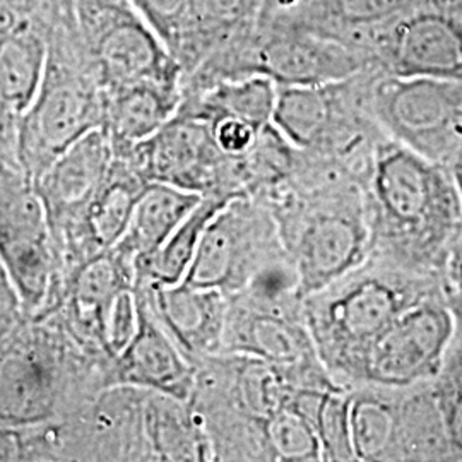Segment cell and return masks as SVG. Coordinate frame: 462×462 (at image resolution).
<instances>
[{
  "label": "cell",
  "instance_id": "6da1fadb",
  "mask_svg": "<svg viewBox=\"0 0 462 462\" xmlns=\"http://www.w3.org/2000/svg\"><path fill=\"white\" fill-rule=\"evenodd\" d=\"M305 297L362 264L372 252L365 180L336 162L301 151L290 180L261 199Z\"/></svg>",
  "mask_w": 462,
  "mask_h": 462
},
{
  "label": "cell",
  "instance_id": "7a4b0ae2",
  "mask_svg": "<svg viewBox=\"0 0 462 462\" xmlns=\"http://www.w3.org/2000/svg\"><path fill=\"white\" fill-rule=\"evenodd\" d=\"M365 192L370 254L440 276L448 242L462 221L461 196L448 166L385 137L375 151Z\"/></svg>",
  "mask_w": 462,
  "mask_h": 462
},
{
  "label": "cell",
  "instance_id": "3957f363",
  "mask_svg": "<svg viewBox=\"0 0 462 462\" xmlns=\"http://www.w3.org/2000/svg\"><path fill=\"white\" fill-rule=\"evenodd\" d=\"M446 295L439 274L370 254L364 263L303 297L319 360L341 387L360 382L374 341L414 303Z\"/></svg>",
  "mask_w": 462,
  "mask_h": 462
},
{
  "label": "cell",
  "instance_id": "277c9868",
  "mask_svg": "<svg viewBox=\"0 0 462 462\" xmlns=\"http://www.w3.org/2000/svg\"><path fill=\"white\" fill-rule=\"evenodd\" d=\"M114 385V360L83 345L55 314L28 317L0 341V425L62 421Z\"/></svg>",
  "mask_w": 462,
  "mask_h": 462
},
{
  "label": "cell",
  "instance_id": "5b68a950",
  "mask_svg": "<svg viewBox=\"0 0 462 462\" xmlns=\"http://www.w3.org/2000/svg\"><path fill=\"white\" fill-rule=\"evenodd\" d=\"M105 95L76 30L72 4L50 40L45 74L17 118V163L34 182L64 151L103 127Z\"/></svg>",
  "mask_w": 462,
  "mask_h": 462
},
{
  "label": "cell",
  "instance_id": "8992f818",
  "mask_svg": "<svg viewBox=\"0 0 462 462\" xmlns=\"http://www.w3.org/2000/svg\"><path fill=\"white\" fill-rule=\"evenodd\" d=\"M377 70L317 86H278L273 125L300 151L336 162L366 180L385 139L372 110Z\"/></svg>",
  "mask_w": 462,
  "mask_h": 462
},
{
  "label": "cell",
  "instance_id": "52a82bcc",
  "mask_svg": "<svg viewBox=\"0 0 462 462\" xmlns=\"http://www.w3.org/2000/svg\"><path fill=\"white\" fill-rule=\"evenodd\" d=\"M76 30L103 95L127 84H182V67L127 0H72Z\"/></svg>",
  "mask_w": 462,
  "mask_h": 462
},
{
  "label": "cell",
  "instance_id": "ba28073f",
  "mask_svg": "<svg viewBox=\"0 0 462 462\" xmlns=\"http://www.w3.org/2000/svg\"><path fill=\"white\" fill-rule=\"evenodd\" d=\"M372 110L385 137L448 166L462 143V83L377 70Z\"/></svg>",
  "mask_w": 462,
  "mask_h": 462
},
{
  "label": "cell",
  "instance_id": "9c48e42d",
  "mask_svg": "<svg viewBox=\"0 0 462 462\" xmlns=\"http://www.w3.org/2000/svg\"><path fill=\"white\" fill-rule=\"evenodd\" d=\"M288 254L264 200L231 199L208 223L183 281L231 297Z\"/></svg>",
  "mask_w": 462,
  "mask_h": 462
},
{
  "label": "cell",
  "instance_id": "30bf717a",
  "mask_svg": "<svg viewBox=\"0 0 462 462\" xmlns=\"http://www.w3.org/2000/svg\"><path fill=\"white\" fill-rule=\"evenodd\" d=\"M221 353L291 370L312 385H337L319 360L300 293L264 297L240 291L228 297Z\"/></svg>",
  "mask_w": 462,
  "mask_h": 462
},
{
  "label": "cell",
  "instance_id": "8fae6325",
  "mask_svg": "<svg viewBox=\"0 0 462 462\" xmlns=\"http://www.w3.org/2000/svg\"><path fill=\"white\" fill-rule=\"evenodd\" d=\"M0 263L28 317L49 305L57 264L43 202L21 168H0Z\"/></svg>",
  "mask_w": 462,
  "mask_h": 462
},
{
  "label": "cell",
  "instance_id": "7c38bea8",
  "mask_svg": "<svg viewBox=\"0 0 462 462\" xmlns=\"http://www.w3.org/2000/svg\"><path fill=\"white\" fill-rule=\"evenodd\" d=\"M118 156L127 158L148 183H166L200 198H244L233 160L217 149L209 125L196 116L177 112L158 133Z\"/></svg>",
  "mask_w": 462,
  "mask_h": 462
},
{
  "label": "cell",
  "instance_id": "4fadbf2b",
  "mask_svg": "<svg viewBox=\"0 0 462 462\" xmlns=\"http://www.w3.org/2000/svg\"><path fill=\"white\" fill-rule=\"evenodd\" d=\"M382 72L462 83V13L456 0H425L372 42Z\"/></svg>",
  "mask_w": 462,
  "mask_h": 462
},
{
  "label": "cell",
  "instance_id": "5bb4252c",
  "mask_svg": "<svg viewBox=\"0 0 462 462\" xmlns=\"http://www.w3.org/2000/svg\"><path fill=\"white\" fill-rule=\"evenodd\" d=\"M452 326L446 295L414 303L374 341L358 383L406 387L431 382L446 360Z\"/></svg>",
  "mask_w": 462,
  "mask_h": 462
},
{
  "label": "cell",
  "instance_id": "9a60e30c",
  "mask_svg": "<svg viewBox=\"0 0 462 462\" xmlns=\"http://www.w3.org/2000/svg\"><path fill=\"white\" fill-rule=\"evenodd\" d=\"M70 0H0V98L21 116L45 74L50 40Z\"/></svg>",
  "mask_w": 462,
  "mask_h": 462
},
{
  "label": "cell",
  "instance_id": "2e32d148",
  "mask_svg": "<svg viewBox=\"0 0 462 462\" xmlns=\"http://www.w3.org/2000/svg\"><path fill=\"white\" fill-rule=\"evenodd\" d=\"M112 160L110 139L103 129H97L64 151L34 180V189L45 208L51 247L62 244L79 225Z\"/></svg>",
  "mask_w": 462,
  "mask_h": 462
},
{
  "label": "cell",
  "instance_id": "e0dca14e",
  "mask_svg": "<svg viewBox=\"0 0 462 462\" xmlns=\"http://www.w3.org/2000/svg\"><path fill=\"white\" fill-rule=\"evenodd\" d=\"M134 290L189 362L221 353L228 297L213 288L134 281Z\"/></svg>",
  "mask_w": 462,
  "mask_h": 462
},
{
  "label": "cell",
  "instance_id": "ac0fdd59",
  "mask_svg": "<svg viewBox=\"0 0 462 462\" xmlns=\"http://www.w3.org/2000/svg\"><path fill=\"white\" fill-rule=\"evenodd\" d=\"M134 265L114 248L106 250L67 278L53 307L45 314L57 315L76 339L110 356L105 339L106 320L116 297L134 288Z\"/></svg>",
  "mask_w": 462,
  "mask_h": 462
},
{
  "label": "cell",
  "instance_id": "d6986e66",
  "mask_svg": "<svg viewBox=\"0 0 462 462\" xmlns=\"http://www.w3.org/2000/svg\"><path fill=\"white\" fill-rule=\"evenodd\" d=\"M425 0H278L264 19L334 38L372 53V42ZM374 57V55H372Z\"/></svg>",
  "mask_w": 462,
  "mask_h": 462
},
{
  "label": "cell",
  "instance_id": "ffe728a7",
  "mask_svg": "<svg viewBox=\"0 0 462 462\" xmlns=\"http://www.w3.org/2000/svg\"><path fill=\"white\" fill-rule=\"evenodd\" d=\"M137 297V329L131 343L114 360V385H134L189 401L194 385V365L180 351L146 303Z\"/></svg>",
  "mask_w": 462,
  "mask_h": 462
},
{
  "label": "cell",
  "instance_id": "44dd1931",
  "mask_svg": "<svg viewBox=\"0 0 462 462\" xmlns=\"http://www.w3.org/2000/svg\"><path fill=\"white\" fill-rule=\"evenodd\" d=\"M349 430L356 462L402 461L404 387H349Z\"/></svg>",
  "mask_w": 462,
  "mask_h": 462
},
{
  "label": "cell",
  "instance_id": "7402d4cb",
  "mask_svg": "<svg viewBox=\"0 0 462 462\" xmlns=\"http://www.w3.org/2000/svg\"><path fill=\"white\" fill-rule=\"evenodd\" d=\"M180 101L182 84L144 81L106 91L101 129L108 135L114 154H125L158 133L177 114Z\"/></svg>",
  "mask_w": 462,
  "mask_h": 462
},
{
  "label": "cell",
  "instance_id": "603a6c76",
  "mask_svg": "<svg viewBox=\"0 0 462 462\" xmlns=\"http://www.w3.org/2000/svg\"><path fill=\"white\" fill-rule=\"evenodd\" d=\"M200 199L199 194L166 183H148L134 208L127 230L114 250L133 265L148 257L165 244Z\"/></svg>",
  "mask_w": 462,
  "mask_h": 462
},
{
  "label": "cell",
  "instance_id": "cb8c5ba5",
  "mask_svg": "<svg viewBox=\"0 0 462 462\" xmlns=\"http://www.w3.org/2000/svg\"><path fill=\"white\" fill-rule=\"evenodd\" d=\"M278 86L264 76L225 79L211 88L182 95L179 114L209 124L217 116H236L263 129L273 124Z\"/></svg>",
  "mask_w": 462,
  "mask_h": 462
},
{
  "label": "cell",
  "instance_id": "d4e9b609",
  "mask_svg": "<svg viewBox=\"0 0 462 462\" xmlns=\"http://www.w3.org/2000/svg\"><path fill=\"white\" fill-rule=\"evenodd\" d=\"M230 199L206 196L200 199L194 211L183 219L165 244L148 257L135 261V280L154 284H177L185 278L192 259L198 252L200 236L213 216L225 208Z\"/></svg>",
  "mask_w": 462,
  "mask_h": 462
},
{
  "label": "cell",
  "instance_id": "484cf974",
  "mask_svg": "<svg viewBox=\"0 0 462 462\" xmlns=\"http://www.w3.org/2000/svg\"><path fill=\"white\" fill-rule=\"evenodd\" d=\"M322 462H356L349 430V389L334 387L326 393L315 418Z\"/></svg>",
  "mask_w": 462,
  "mask_h": 462
},
{
  "label": "cell",
  "instance_id": "4316f807",
  "mask_svg": "<svg viewBox=\"0 0 462 462\" xmlns=\"http://www.w3.org/2000/svg\"><path fill=\"white\" fill-rule=\"evenodd\" d=\"M435 399L446 425L447 437L462 461V355L447 349L446 360L439 375L431 380Z\"/></svg>",
  "mask_w": 462,
  "mask_h": 462
},
{
  "label": "cell",
  "instance_id": "83f0119b",
  "mask_svg": "<svg viewBox=\"0 0 462 462\" xmlns=\"http://www.w3.org/2000/svg\"><path fill=\"white\" fill-rule=\"evenodd\" d=\"M137 297L135 290H124L110 310L106 320V351L116 360V356L131 343L137 329Z\"/></svg>",
  "mask_w": 462,
  "mask_h": 462
},
{
  "label": "cell",
  "instance_id": "f1b7e54d",
  "mask_svg": "<svg viewBox=\"0 0 462 462\" xmlns=\"http://www.w3.org/2000/svg\"><path fill=\"white\" fill-rule=\"evenodd\" d=\"M208 125L213 134L216 146L228 158H240L247 154L264 129H259L236 116H217Z\"/></svg>",
  "mask_w": 462,
  "mask_h": 462
},
{
  "label": "cell",
  "instance_id": "f546056e",
  "mask_svg": "<svg viewBox=\"0 0 462 462\" xmlns=\"http://www.w3.org/2000/svg\"><path fill=\"white\" fill-rule=\"evenodd\" d=\"M26 319L28 315L23 309L16 288L0 263V341L14 332Z\"/></svg>",
  "mask_w": 462,
  "mask_h": 462
},
{
  "label": "cell",
  "instance_id": "4dcf8cb0",
  "mask_svg": "<svg viewBox=\"0 0 462 462\" xmlns=\"http://www.w3.org/2000/svg\"><path fill=\"white\" fill-rule=\"evenodd\" d=\"M440 278L446 297L462 293V221L448 242L444 264L440 269Z\"/></svg>",
  "mask_w": 462,
  "mask_h": 462
},
{
  "label": "cell",
  "instance_id": "1f68e13d",
  "mask_svg": "<svg viewBox=\"0 0 462 462\" xmlns=\"http://www.w3.org/2000/svg\"><path fill=\"white\" fill-rule=\"evenodd\" d=\"M17 116L0 98V168H21L17 163Z\"/></svg>",
  "mask_w": 462,
  "mask_h": 462
},
{
  "label": "cell",
  "instance_id": "d6a6232c",
  "mask_svg": "<svg viewBox=\"0 0 462 462\" xmlns=\"http://www.w3.org/2000/svg\"><path fill=\"white\" fill-rule=\"evenodd\" d=\"M447 303L452 312V324H454L448 351H456L462 355V293L448 295Z\"/></svg>",
  "mask_w": 462,
  "mask_h": 462
},
{
  "label": "cell",
  "instance_id": "836d02e7",
  "mask_svg": "<svg viewBox=\"0 0 462 462\" xmlns=\"http://www.w3.org/2000/svg\"><path fill=\"white\" fill-rule=\"evenodd\" d=\"M448 171H450V175L454 179V183H456V187L459 190V196H461L462 200V143L459 144L457 151H456L454 158L448 163Z\"/></svg>",
  "mask_w": 462,
  "mask_h": 462
},
{
  "label": "cell",
  "instance_id": "e575fe53",
  "mask_svg": "<svg viewBox=\"0 0 462 462\" xmlns=\"http://www.w3.org/2000/svg\"><path fill=\"white\" fill-rule=\"evenodd\" d=\"M274 2H278V0H263V4H264V13L269 9V7H271V5H273V4H274ZM264 13H263V14H264Z\"/></svg>",
  "mask_w": 462,
  "mask_h": 462
},
{
  "label": "cell",
  "instance_id": "d590c367",
  "mask_svg": "<svg viewBox=\"0 0 462 462\" xmlns=\"http://www.w3.org/2000/svg\"><path fill=\"white\" fill-rule=\"evenodd\" d=\"M456 5H457V9L462 13V0H456Z\"/></svg>",
  "mask_w": 462,
  "mask_h": 462
}]
</instances>
